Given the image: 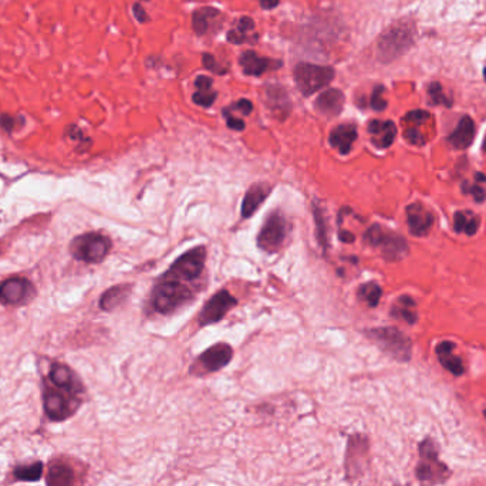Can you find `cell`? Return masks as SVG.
Returning <instances> with one entry per match:
<instances>
[{
    "label": "cell",
    "mask_w": 486,
    "mask_h": 486,
    "mask_svg": "<svg viewBox=\"0 0 486 486\" xmlns=\"http://www.w3.org/2000/svg\"><path fill=\"white\" fill-rule=\"evenodd\" d=\"M195 290L186 282L161 275L155 282L148 300L149 309L157 315H171L192 302Z\"/></svg>",
    "instance_id": "1"
},
{
    "label": "cell",
    "mask_w": 486,
    "mask_h": 486,
    "mask_svg": "<svg viewBox=\"0 0 486 486\" xmlns=\"http://www.w3.org/2000/svg\"><path fill=\"white\" fill-rule=\"evenodd\" d=\"M418 463L415 468V476L422 486H438L445 483L452 470L445 462L439 459V448L434 439L425 438L418 445Z\"/></svg>",
    "instance_id": "2"
},
{
    "label": "cell",
    "mask_w": 486,
    "mask_h": 486,
    "mask_svg": "<svg viewBox=\"0 0 486 486\" xmlns=\"http://www.w3.org/2000/svg\"><path fill=\"white\" fill-rule=\"evenodd\" d=\"M364 242L367 245L380 249L381 255L391 262L402 259L408 252L405 239L381 225H373L368 227L364 233Z\"/></svg>",
    "instance_id": "3"
},
{
    "label": "cell",
    "mask_w": 486,
    "mask_h": 486,
    "mask_svg": "<svg viewBox=\"0 0 486 486\" xmlns=\"http://www.w3.org/2000/svg\"><path fill=\"white\" fill-rule=\"evenodd\" d=\"M289 222L281 209H273L265 217L258 234V247L266 254H276L288 239Z\"/></svg>",
    "instance_id": "4"
},
{
    "label": "cell",
    "mask_w": 486,
    "mask_h": 486,
    "mask_svg": "<svg viewBox=\"0 0 486 486\" xmlns=\"http://www.w3.org/2000/svg\"><path fill=\"white\" fill-rule=\"evenodd\" d=\"M385 354L398 361H408L412 353V343L401 330L395 327H377L366 332Z\"/></svg>",
    "instance_id": "5"
},
{
    "label": "cell",
    "mask_w": 486,
    "mask_h": 486,
    "mask_svg": "<svg viewBox=\"0 0 486 486\" xmlns=\"http://www.w3.org/2000/svg\"><path fill=\"white\" fill-rule=\"evenodd\" d=\"M111 251V240L108 236L97 232H90L77 236L70 245L72 255L86 264H98L104 261Z\"/></svg>",
    "instance_id": "6"
},
{
    "label": "cell",
    "mask_w": 486,
    "mask_h": 486,
    "mask_svg": "<svg viewBox=\"0 0 486 486\" xmlns=\"http://www.w3.org/2000/svg\"><path fill=\"white\" fill-rule=\"evenodd\" d=\"M336 76V72L329 66L312 63H300L295 67L293 77L298 89L305 97H309L329 86Z\"/></svg>",
    "instance_id": "7"
},
{
    "label": "cell",
    "mask_w": 486,
    "mask_h": 486,
    "mask_svg": "<svg viewBox=\"0 0 486 486\" xmlns=\"http://www.w3.org/2000/svg\"><path fill=\"white\" fill-rule=\"evenodd\" d=\"M412 43V30L408 23H395L383 33L378 40V57L388 63L400 57Z\"/></svg>",
    "instance_id": "8"
},
{
    "label": "cell",
    "mask_w": 486,
    "mask_h": 486,
    "mask_svg": "<svg viewBox=\"0 0 486 486\" xmlns=\"http://www.w3.org/2000/svg\"><path fill=\"white\" fill-rule=\"evenodd\" d=\"M206 262V248L196 247L182 254L171 268L164 273L168 278H174L186 283L195 282L200 278Z\"/></svg>",
    "instance_id": "9"
},
{
    "label": "cell",
    "mask_w": 486,
    "mask_h": 486,
    "mask_svg": "<svg viewBox=\"0 0 486 486\" xmlns=\"http://www.w3.org/2000/svg\"><path fill=\"white\" fill-rule=\"evenodd\" d=\"M233 357V349L227 343H216L205 350L189 368V373L196 377L216 373L226 367Z\"/></svg>",
    "instance_id": "10"
},
{
    "label": "cell",
    "mask_w": 486,
    "mask_h": 486,
    "mask_svg": "<svg viewBox=\"0 0 486 486\" xmlns=\"http://www.w3.org/2000/svg\"><path fill=\"white\" fill-rule=\"evenodd\" d=\"M236 305V298H233L227 290H219L202 307L198 316L199 326L203 327L220 322Z\"/></svg>",
    "instance_id": "11"
},
{
    "label": "cell",
    "mask_w": 486,
    "mask_h": 486,
    "mask_svg": "<svg viewBox=\"0 0 486 486\" xmlns=\"http://www.w3.org/2000/svg\"><path fill=\"white\" fill-rule=\"evenodd\" d=\"M35 288L30 281L25 278H11L0 285V303L22 305L32 299Z\"/></svg>",
    "instance_id": "12"
},
{
    "label": "cell",
    "mask_w": 486,
    "mask_h": 486,
    "mask_svg": "<svg viewBox=\"0 0 486 486\" xmlns=\"http://www.w3.org/2000/svg\"><path fill=\"white\" fill-rule=\"evenodd\" d=\"M429 121H432V115L429 113L424 110L409 111L402 118L404 138L412 145H424L426 142V137L422 128H425Z\"/></svg>",
    "instance_id": "13"
},
{
    "label": "cell",
    "mask_w": 486,
    "mask_h": 486,
    "mask_svg": "<svg viewBox=\"0 0 486 486\" xmlns=\"http://www.w3.org/2000/svg\"><path fill=\"white\" fill-rule=\"evenodd\" d=\"M407 223L414 236H425L434 225V216L422 203H411L407 206Z\"/></svg>",
    "instance_id": "14"
},
{
    "label": "cell",
    "mask_w": 486,
    "mask_h": 486,
    "mask_svg": "<svg viewBox=\"0 0 486 486\" xmlns=\"http://www.w3.org/2000/svg\"><path fill=\"white\" fill-rule=\"evenodd\" d=\"M239 63H240L243 73H245L247 76H255V77H259V76L265 74L266 72H269L272 69H279V66H282L281 62L264 59L254 50H248L245 53H242Z\"/></svg>",
    "instance_id": "15"
},
{
    "label": "cell",
    "mask_w": 486,
    "mask_h": 486,
    "mask_svg": "<svg viewBox=\"0 0 486 486\" xmlns=\"http://www.w3.org/2000/svg\"><path fill=\"white\" fill-rule=\"evenodd\" d=\"M271 191H272V186L265 182L252 185L245 193V198H243V202H242V210H240L242 217L249 219L251 216H254L255 212L264 205Z\"/></svg>",
    "instance_id": "16"
},
{
    "label": "cell",
    "mask_w": 486,
    "mask_h": 486,
    "mask_svg": "<svg viewBox=\"0 0 486 486\" xmlns=\"http://www.w3.org/2000/svg\"><path fill=\"white\" fill-rule=\"evenodd\" d=\"M367 131L370 134L371 142L380 149H385L391 147L397 137V127L392 121L373 120L368 123Z\"/></svg>",
    "instance_id": "17"
},
{
    "label": "cell",
    "mask_w": 486,
    "mask_h": 486,
    "mask_svg": "<svg viewBox=\"0 0 486 486\" xmlns=\"http://www.w3.org/2000/svg\"><path fill=\"white\" fill-rule=\"evenodd\" d=\"M357 135L358 132L354 124H340L332 130L329 135V142L341 155H347L351 151L353 144L357 140Z\"/></svg>",
    "instance_id": "18"
},
{
    "label": "cell",
    "mask_w": 486,
    "mask_h": 486,
    "mask_svg": "<svg viewBox=\"0 0 486 486\" xmlns=\"http://www.w3.org/2000/svg\"><path fill=\"white\" fill-rule=\"evenodd\" d=\"M315 107L324 117H337L344 107V94L339 89H329L316 98Z\"/></svg>",
    "instance_id": "19"
},
{
    "label": "cell",
    "mask_w": 486,
    "mask_h": 486,
    "mask_svg": "<svg viewBox=\"0 0 486 486\" xmlns=\"http://www.w3.org/2000/svg\"><path fill=\"white\" fill-rule=\"evenodd\" d=\"M453 350H455V344L451 341H442L435 349L441 366L451 374L460 377L465 373V366L462 360L456 354H453Z\"/></svg>",
    "instance_id": "20"
},
{
    "label": "cell",
    "mask_w": 486,
    "mask_h": 486,
    "mask_svg": "<svg viewBox=\"0 0 486 486\" xmlns=\"http://www.w3.org/2000/svg\"><path fill=\"white\" fill-rule=\"evenodd\" d=\"M45 408L50 418L64 419L70 415L72 407L70 401L64 394H60L55 390H47L45 394Z\"/></svg>",
    "instance_id": "21"
},
{
    "label": "cell",
    "mask_w": 486,
    "mask_h": 486,
    "mask_svg": "<svg viewBox=\"0 0 486 486\" xmlns=\"http://www.w3.org/2000/svg\"><path fill=\"white\" fill-rule=\"evenodd\" d=\"M475 124L473 120L468 115L462 117L459 124L456 125V128L453 130V132H451V135L448 137L449 144L456 148V149H465L468 148L475 138Z\"/></svg>",
    "instance_id": "22"
},
{
    "label": "cell",
    "mask_w": 486,
    "mask_h": 486,
    "mask_svg": "<svg viewBox=\"0 0 486 486\" xmlns=\"http://www.w3.org/2000/svg\"><path fill=\"white\" fill-rule=\"evenodd\" d=\"M52 383L69 394H77L80 390V383L74 373L64 364H55L50 371Z\"/></svg>",
    "instance_id": "23"
},
{
    "label": "cell",
    "mask_w": 486,
    "mask_h": 486,
    "mask_svg": "<svg viewBox=\"0 0 486 486\" xmlns=\"http://www.w3.org/2000/svg\"><path fill=\"white\" fill-rule=\"evenodd\" d=\"M255 32V22L251 18H240L234 28L229 30L227 33V42L233 45H243L248 42H255L258 36L254 33Z\"/></svg>",
    "instance_id": "24"
},
{
    "label": "cell",
    "mask_w": 486,
    "mask_h": 486,
    "mask_svg": "<svg viewBox=\"0 0 486 486\" xmlns=\"http://www.w3.org/2000/svg\"><path fill=\"white\" fill-rule=\"evenodd\" d=\"M130 293H131L130 285L114 286V288L108 289L107 292H104V295L100 299V307L106 312L114 310V309L120 307L128 299Z\"/></svg>",
    "instance_id": "25"
},
{
    "label": "cell",
    "mask_w": 486,
    "mask_h": 486,
    "mask_svg": "<svg viewBox=\"0 0 486 486\" xmlns=\"http://www.w3.org/2000/svg\"><path fill=\"white\" fill-rule=\"evenodd\" d=\"M212 79L206 77V76H199L195 80V87L196 91L192 96V100L195 104L200 106V107H210L215 100H216V91L212 90Z\"/></svg>",
    "instance_id": "26"
},
{
    "label": "cell",
    "mask_w": 486,
    "mask_h": 486,
    "mask_svg": "<svg viewBox=\"0 0 486 486\" xmlns=\"http://www.w3.org/2000/svg\"><path fill=\"white\" fill-rule=\"evenodd\" d=\"M219 16H220V12L213 8H200L195 11L192 16V26H193L195 33L199 36L206 35Z\"/></svg>",
    "instance_id": "27"
},
{
    "label": "cell",
    "mask_w": 486,
    "mask_h": 486,
    "mask_svg": "<svg viewBox=\"0 0 486 486\" xmlns=\"http://www.w3.org/2000/svg\"><path fill=\"white\" fill-rule=\"evenodd\" d=\"M480 225L479 216L469 210H458L453 216V227L458 233H465L468 236H472L477 232Z\"/></svg>",
    "instance_id": "28"
},
{
    "label": "cell",
    "mask_w": 486,
    "mask_h": 486,
    "mask_svg": "<svg viewBox=\"0 0 486 486\" xmlns=\"http://www.w3.org/2000/svg\"><path fill=\"white\" fill-rule=\"evenodd\" d=\"M415 302L409 296H401L391 309V315L395 319L404 320L409 324H414L418 320V315L415 312Z\"/></svg>",
    "instance_id": "29"
},
{
    "label": "cell",
    "mask_w": 486,
    "mask_h": 486,
    "mask_svg": "<svg viewBox=\"0 0 486 486\" xmlns=\"http://www.w3.org/2000/svg\"><path fill=\"white\" fill-rule=\"evenodd\" d=\"M73 480H74L73 469L66 463L53 465L47 475L49 486H72Z\"/></svg>",
    "instance_id": "30"
},
{
    "label": "cell",
    "mask_w": 486,
    "mask_h": 486,
    "mask_svg": "<svg viewBox=\"0 0 486 486\" xmlns=\"http://www.w3.org/2000/svg\"><path fill=\"white\" fill-rule=\"evenodd\" d=\"M268 104L271 106V108L278 114H283L288 115L289 110H290V103L289 98L286 96V93L283 91V89L281 87H268Z\"/></svg>",
    "instance_id": "31"
},
{
    "label": "cell",
    "mask_w": 486,
    "mask_h": 486,
    "mask_svg": "<svg viewBox=\"0 0 486 486\" xmlns=\"http://www.w3.org/2000/svg\"><path fill=\"white\" fill-rule=\"evenodd\" d=\"M381 295H383V290H381V288L375 282H368V283L361 285L358 288V292H357V298L361 302L367 303L370 307H377L378 306Z\"/></svg>",
    "instance_id": "32"
},
{
    "label": "cell",
    "mask_w": 486,
    "mask_h": 486,
    "mask_svg": "<svg viewBox=\"0 0 486 486\" xmlns=\"http://www.w3.org/2000/svg\"><path fill=\"white\" fill-rule=\"evenodd\" d=\"M313 216L316 220V234L320 242V247L326 251L327 249V229H326V219H324L323 209L319 206H315Z\"/></svg>",
    "instance_id": "33"
},
{
    "label": "cell",
    "mask_w": 486,
    "mask_h": 486,
    "mask_svg": "<svg viewBox=\"0 0 486 486\" xmlns=\"http://www.w3.org/2000/svg\"><path fill=\"white\" fill-rule=\"evenodd\" d=\"M42 472H43L42 463H35V465L22 466L16 469V476L23 480H38L42 476Z\"/></svg>",
    "instance_id": "34"
},
{
    "label": "cell",
    "mask_w": 486,
    "mask_h": 486,
    "mask_svg": "<svg viewBox=\"0 0 486 486\" xmlns=\"http://www.w3.org/2000/svg\"><path fill=\"white\" fill-rule=\"evenodd\" d=\"M428 96H429V100L434 106H438V104H443L446 107H451V101L446 98L445 93H443V89L441 87V84L438 83H432L429 87H428Z\"/></svg>",
    "instance_id": "35"
},
{
    "label": "cell",
    "mask_w": 486,
    "mask_h": 486,
    "mask_svg": "<svg viewBox=\"0 0 486 486\" xmlns=\"http://www.w3.org/2000/svg\"><path fill=\"white\" fill-rule=\"evenodd\" d=\"M383 93H384V87L383 86H377L374 89V91H373V94H371L370 104H371V108L375 110V111H383L387 107V101L383 97Z\"/></svg>",
    "instance_id": "36"
},
{
    "label": "cell",
    "mask_w": 486,
    "mask_h": 486,
    "mask_svg": "<svg viewBox=\"0 0 486 486\" xmlns=\"http://www.w3.org/2000/svg\"><path fill=\"white\" fill-rule=\"evenodd\" d=\"M202 63L205 66V69H208L209 72L215 73V74H225L227 70L223 69L217 62L216 59L213 57V55H209V53H205L203 57H202Z\"/></svg>",
    "instance_id": "37"
},
{
    "label": "cell",
    "mask_w": 486,
    "mask_h": 486,
    "mask_svg": "<svg viewBox=\"0 0 486 486\" xmlns=\"http://www.w3.org/2000/svg\"><path fill=\"white\" fill-rule=\"evenodd\" d=\"M225 110H227V111H237V113H240V114H243V115H249V114L252 113V110H254V106H252V103H251L249 100L242 98V100L236 101L234 104L229 106V107L225 108Z\"/></svg>",
    "instance_id": "38"
},
{
    "label": "cell",
    "mask_w": 486,
    "mask_h": 486,
    "mask_svg": "<svg viewBox=\"0 0 486 486\" xmlns=\"http://www.w3.org/2000/svg\"><path fill=\"white\" fill-rule=\"evenodd\" d=\"M226 118V124L229 128L234 130V131H243L245 130V121L236 118L233 114H223Z\"/></svg>",
    "instance_id": "39"
},
{
    "label": "cell",
    "mask_w": 486,
    "mask_h": 486,
    "mask_svg": "<svg viewBox=\"0 0 486 486\" xmlns=\"http://www.w3.org/2000/svg\"><path fill=\"white\" fill-rule=\"evenodd\" d=\"M463 192L472 193L473 199L477 200V202H482V200L485 199V196H486L485 191H483L479 185H470V186H468V188H463Z\"/></svg>",
    "instance_id": "40"
},
{
    "label": "cell",
    "mask_w": 486,
    "mask_h": 486,
    "mask_svg": "<svg viewBox=\"0 0 486 486\" xmlns=\"http://www.w3.org/2000/svg\"><path fill=\"white\" fill-rule=\"evenodd\" d=\"M132 11H134V16L137 18L138 22H141V23L148 22V16H147V13H145V11H144V8H142L141 5L135 4V5L132 6Z\"/></svg>",
    "instance_id": "41"
},
{
    "label": "cell",
    "mask_w": 486,
    "mask_h": 486,
    "mask_svg": "<svg viewBox=\"0 0 486 486\" xmlns=\"http://www.w3.org/2000/svg\"><path fill=\"white\" fill-rule=\"evenodd\" d=\"M15 123L16 120L13 117H9V115L0 117V125H2L6 131H12L15 128Z\"/></svg>",
    "instance_id": "42"
},
{
    "label": "cell",
    "mask_w": 486,
    "mask_h": 486,
    "mask_svg": "<svg viewBox=\"0 0 486 486\" xmlns=\"http://www.w3.org/2000/svg\"><path fill=\"white\" fill-rule=\"evenodd\" d=\"M279 5V0H261V6L266 11H271Z\"/></svg>",
    "instance_id": "43"
},
{
    "label": "cell",
    "mask_w": 486,
    "mask_h": 486,
    "mask_svg": "<svg viewBox=\"0 0 486 486\" xmlns=\"http://www.w3.org/2000/svg\"><path fill=\"white\" fill-rule=\"evenodd\" d=\"M339 236H340V239L343 240V242H346V243H350V242H354V234H351V233H347V230H340V233H339Z\"/></svg>",
    "instance_id": "44"
},
{
    "label": "cell",
    "mask_w": 486,
    "mask_h": 486,
    "mask_svg": "<svg viewBox=\"0 0 486 486\" xmlns=\"http://www.w3.org/2000/svg\"><path fill=\"white\" fill-rule=\"evenodd\" d=\"M482 149L486 152V137H485V141H483V145H482Z\"/></svg>",
    "instance_id": "45"
},
{
    "label": "cell",
    "mask_w": 486,
    "mask_h": 486,
    "mask_svg": "<svg viewBox=\"0 0 486 486\" xmlns=\"http://www.w3.org/2000/svg\"><path fill=\"white\" fill-rule=\"evenodd\" d=\"M483 77H485V81H486V69L483 70Z\"/></svg>",
    "instance_id": "46"
},
{
    "label": "cell",
    "mask_w": 486,
    "mask_h": 486,
    "mask_svg": "<svg viewBox=\"0 0 486 486\" xmlns=\"http://www.w3.org/2000/svg\"><path fill=\"white\" fill-rule=\"evenodd\" d=\"M483 414H485V417H486V411H485V412H483Z\"/></svg>",
    "instance_id": "47"
}]
</instances>
